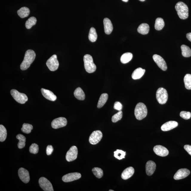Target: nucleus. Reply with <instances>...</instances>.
I'll return each mask as SVG.
<instances>
[{"label":"nucleus","mask_w":191,"mask_h":191,"mask_svg":"<svg viewBox=\"0 0 191 191\" xmlns=\"http://www.w3.org/2000/svg\"><path fill=\"white\" fill-rule=\"evenodd\" d=\"M36 54L34 51L32 50H28L26 51L24 58L20 65L21 70H26L30 67V65L35 60Z\"/></svg>","instance_id":"nucleus-1"},{"label":"nucleus","mask_w":191,"mask_h":191,"mask_svg":"<svg viewBox=\"0 0 191 191\" xmlns=\"http://www.w3.org/2000/svg\"><path fill=\"white\" fill-rule=\"evenodd\" d=\"M175 8L178 15L181 19L185 20L188 18L189 9L186 4L183 2L179 1L175 5Z\"/></svg>","instance_id":"nucleus-2"},{"label":"nucleus","mask_w":191,"mask_h":191,"mask_svg":"<svg viewBox=\"0 0 191 191\" xmlns=\"http://www.w3.org/2000/svg\"><path fill=\"white\" fill-rule=\"evenodd\" d=\"M147 109L146 105L142 103H139L135 106V115L137 120H141L144 119L147 114Z\"/></svg>","instance_id":"nucleus-3"},{"label":"nucleus","mask_w":191,"mask_h":191,"mask_svg":"<svg viewBox=\"0 0 191 191\" xmlns=\"http://www.w3.org/2000/svg\"><path fill=\"white\" fill-rule=\"evenodd\" d=\"M83 60L86 71L89 73L94 72L96 70V66L93 62L92 57L89 54L85 55Z\"/></svg>","instance_id":"nucleus-4"},{"label":"nucleus","mask_w":191,"mask_h":191,"mask_svg":"<svg viewBox=\"0 0 191 191\" xmlns=\"http://www.w3.org/2000/svg\"><path fill=\"white\" fill-rule=\"evenodd\" d=\"M156 98L160 104H165L168 98L167 91L164 88L160 87L158 89L156 93Z\"/></svg>","instance_id":"nucleus-5"},{"label":"nucleus","mask_w":191,"mask_h":191,"mask_svg":"<svg viewBox=\"0 0 191 191\" xmlns=\"http://www.w3.org/2000/svg\"><path fill=\"white\" fill-rule=\"evenodd\" d=\"M10 93L13 98L19 104H24L28 101V97L26 94L19 92L16 90H11Z\"/></svg>","instance_id":"nucleus-6"},{"label":"nucleus","mask_w":191,"mask_h":191,"mask_svg":"<svg viewBox=\"0 0 191 191\" xmlns=\"http://www.w3.org/2000/svg\"><path fill=\"white\" fill-rule=\"evenodd\" d=\"M47 66L49 70L51 71H55L58 69L59 62L56 55H53L47 61Z\"/></svg>","instance_id":"nucleus-7"},{"label":"nucleus","mask_w":191,"mask_h":191,"mask_svg":"<svg viewBox=\"0 0 191 191\" xmlns=\"http://www.w3.org/2000/svg\"><path fill=\"white\" fill-rule=\"evenodd\" d=\"M102 133L100 130L93 131L90 136L89 141L90 144L95 145L100 142L102 138Z\"/></svg>","instance_id":"nucleus-8"},{"label":"nucleus","mask_w":191,"mask_h":191,"mask_svg":"<svg viewBox=\"0 0 191 191\" xmlns=\"http://www.w3.org/2000/svg\"><path fill=\"white\" fill-rule=\"evenodd\" d=\"M39 186L45 191H53L51 183L45 177H41L39 179Z\"/></svg>","instance_id":"nucleus-9"},{"label":"nucleus","mask_w":191,"mask_h":191,"mask_svg":"<svg viewBox=\"0 0 191 191\" xmlns=\"http://www.w3.org/2000/svg\"><path fill=\"white\" fill-rule=\"evenodd\" d=\"M67 123L66 118L60 117L56 118L53 120L51 123V127L53 129H57L65 127Z\"/></svg>","instance_id":"nucleus-10"},{"label":"nucleus","mask_w":191,"mask_h":191,"mask_svg":"<svg viewBox=\"0 0 191 191\" xmlns=\"http://www.w3.org/2000/svg\"><path fill=\"white\" fill-rule=\"evenodd\" d=\"M78 150L75 146H73L67 153L66 158L67 161L70 162L74 161L77 157Z\"/></svg>","instance_id":"nucleus-11"},{"label":"nucleus","mask_w":191,"mask_h":191,"mask_svg":"<svg viewBox=\"0 0 191 191\" xmlns=\"http://www.w3.org/2000/svg\"><path fill=\"white\" fill-rule=\"evenodd\" d=\"M153 58L154 62L161 70L164 71H166L167 70V63L162 57L159 55L155 54L153 56Z\"/></svg>","instance_id":"nucleus-12"},{"label":"nucleus","mask_w":191,"mask_h":191,"mask_svg":"<svg viewBox=\"0 0 191 191\" xmlns=\"http://www.w3.org/2000/svg\"><path fill=\"white\" fill-rule=\"evenodd\" d=\"M81 173L78 172L71 173L65 175L62 178V180L64 182H69L77 180L81 177Z\"/></svg>","instance_id":"nucleus-13"},{"label":"nucleus","mask_w":191,"mask_h":191,"mask_svg":"<svg viewBox=\"0 0 191 191\" xmlns=\"http://www.w3.org/2000/svg\"><path fill=\"white\" fill-rule=\"evenodd\" d=\"M18 175L22 181L25 183H27L30 181V176L29 172L24 168H20L19 170Z\"/></svg>","instance_id":"nucleus-14"},{"label":"nucleus","mask_w":191,"mask_h":191,"mask_svg":"<svg viewBox=\"0 0 191 191\" xmlns=\"http://www.w3.org/2000/svg\"><path fill=\"white\" fill-rule=\"evenodd\" d=\"M190 174V171L186 169H181L178 170L174 176L175 180H178L188 177Z\"/></svg>","instance_id":"nucleus-15"},{"label":"nucleus","mask_w":191,"mask_h":191,"mask_svg":"<svg viewBox=\"0 0 191 191\" xmlns=\"http://www.w3.org/2000/svg\"><path fill=\"white\" fill-rule=\"evenodd\" d=\"M153 150L157 155L162 157L167 156L169 154V152L167 149L161 145H157L155 146Z\"/></svg>","instance_id":"nucleus-16"},{"label":"nucleus","mask_w":191,"mask_h":191,"mask_svg":"<svg viewBox=\"0 0 191 191\" xmlns=\"http://www.w3.org/2000/svg\"><path fill=\"white\" fill-rule=\"evenodd\" d=\"M178 126V123L175 121H171L167 122L161 127V130L162 131H167L171 130Z\"/></svg>","instance_id":"nucleus-17"},{"label":"nucleus","mask_w":191,"mask_h":191,"mask_svg":"<svg viewBox=\"0 0 191 191\" xmlns=\"http://www.w3.org/2000/svg\"><path fill=\"white\" fill-rule=\"evenodd\" d=\"M41 91L43 96L47 100L52 101H54L56 100V96L52 91L43 88H42Z\"/></svg>","instance_id":"nucleus-18"},{"label":"nucleus","mask_w":191,"mask_h":191,"mask_svg":"<svg viewBox=\"0 0 191 191\" xmlns=\"http://www.w3.org/2000/svg\"><path fill=\"white\" fill-rule=\"evenodd\" d=\"M104 24L105 33L108 35L110 34L113 30V26L111 21L109 19L105 18L104 19Z\"/></svg>","instance_id":"nucleus-19"},{"label":"nucleus","mask_w":191,"mask_h":191,"mask_svg":"<svg viewBox=\"0 0 191 191\" xmlns=\"http://www.w3.org/2000/svg\"><path fill=\"white\" fill-rule=\"evenodd\" d=\"M156 165L154 161H149L146 164V172L149 176L154 173L156 169Z\"/></svg>","instance_id":"nucleus-20"},{"label":"nucleus","mask_w":191,"mask_h":191,"mask_svg":"<svg viewBox=\"0 0 191 191\" xmlns=\"http://www.w3.org/2000/svg\"><path fill=\"white\" fill-rule=\"evenodd\" d=\"M135 172V170L132 167H127L122 172L121 178L124 180H127L133 176Z\"/></svg>","instance_id":"nucleus-21"},{"label":"nucleus","mask_w":191,"mask_h":191,"mask_svg":"<svg viewBox=\"0 0 191 191\" xmlns=\"http://www.w3.org/2000/svg\"><path fill=\"white\" fill-rule=\"evenodd\" d=\"M146 70L142 68H138L134 71L132 75V77L134 80L140 79L144 74Z\"/></svg>","instance_id":"nucleus-22"},{"label":"nucleus","mask_w":191,"mask_h":191,"mask_svg":"<svg viewBox=\"0 0 191 191\" xmlns=\"http://www.w3.org/2000/svg\"><path fill=\"white\" fill-rule=\"evenodd\" d=\"M74 96L78 100L83 101L85 100V93L81 87L77 88L74 91Z\"/></svg>","instance_id":"nucleus-23"},{"label":"nucleus","mask_w":191,"mask_h":191,"mask_svg":"<svg viewBox=\"0 0 191 191\" xmlns=\"http://www.w3.org/2000/svg\"><path fill=\"white\" fill-rule=\"evenodd\" d=\"M150 31V26L148 24L143 23L139 26L137 28V31L139 33L143 35L147 34Z\"/></svg>","instance_id":"nucleus-24"},{"label":"nucleus","mask_w":191,"mask_h":191,"mask_svg":"<svg viewBox=\"0 0 191 191\" xmlns=\"http://www.w3.org/2000/svg\"><path fill=\"white\" fill-rule=\"evenodd\" d=\"M108 98V94L106 93H103L101 95L97 104V108H100L104 106L107 101Z\"/></svg>","instance_id":"nucleus-25"},{"label":"nucleus","mask_w":191,"mask_h":191,"mask_svg":"<svg viewBox=\"0 0 191 191\" xmlns=\"http://www.w3.org/2000/svg\"><path fill=\"white\" fill-rule=\"evenodd\" d=\"M29 9L27 7H22L18 11L19 16L21 18H24L28 16L30 14Z\"/></svg>","instance_id":"nucleus-26"},{"label":"nucleus","mask_w":191,"mask_h":191,"mask_svg":"<svg viewBox=\"0 0 191 191\" xmlns=\"http://www.w3.org/2000/svg\"><path fill=\"white\" fill-rule=\"evenodd\" d=\"M133 57L132 53H125L122 55L121 58H120V61H121V62L123 64H127L132 60Z\"/></svg>","instance_id":"nucleus-27"},{"label":"nucleus","mask_w":191,"mask_h":191,"mask_svg":"<svg viewBox=\"0 0 191 191\" xmlns=\"http://www.w3.org/2000/svg\"><path fill=\"white\" fill-rule=\"evenodd\" d=\"M165 26V22L163 19L158 18L156 19L155 24V28L158 30H160L162 29Z\"/></svg>","instance_id":"nucleus-28"},{"label":"nucleus","mask_w":191,"mask_h":191,"mask_svg":"<svg viewBox=\"0 0 191 191\" xmlns=\"http://www.w3.org/2000/svg\"><path fill=\"white\" fill-rule=\"evenodd\" d=\"M181 53L183 56L189 57L191 56V49L187 46L183 45L181 46Z\"/></svg>","instance_id":"nucleus-29"},{"label":"nucleus","mask_w":191,"mask_h":191,"mask_svg":"<svg viewBox=\"0 0 191 191\" xmlns=\"http://www.w3.org/2000/svg\"><path fill=\"white\" fill-rule=\"evenodd\" d=\"M16 138L19 140L18 144V147L19 149L24 148L26 145V138L23 135L18 134L17 135Z\"/></svg>","instance_id":"nucleus-30"},{"label":"nucleus","mask_w":191,"mask_h":191,"mask_svg":"<svg viewBox=\"0 0 191 191\" xmlns=\"http://www.w3.org/2000/svg\"><path fill=\"white\" fill-rule=\"evenodd\" d=\"M89 39L91 42H94L96 41L97 38V34L95 29L91 27L90 30L89 34Z\"/></svg>","instance_id":"nucleus-31"},{"label":"nucleus","mask_w":191,"mask_h":191,"mask_svg":"<svg viewBox=\"0 0 191 191\" xmlns=\"http://www.w3.org/2000/svg\"><path fill=\"white\" fill-rule=\"evenodd\" d=\"M7 131L5 127L2 125H0V141L4 142L7 138Z\"/></svg>","instance_id":"nucleus-32"},{"label":"nucleus","mask_w":191,"mask_h":191,"mask_svg":"<svg viewBox=\"0 0 191 191\" xmlns=\"http://www.w3.org/2000/svg\"><path fill=\"white\" fill-rule=\"evenodd\" d=\"M37 22V19L35 17H31L26 21L25 26L28 29L31 28L32 26L35 25Z\"/></svg>","instance_id":"nucleus-33"},{"label":"nucleus","mask_w":191,"mask_h":191,"mask_svg":"<svg viewBox=\"0 0 191 191\" xmlns=\"http://www.w3.org/2000/svg\"><path fill=\"white\" fill-rule=\"evenodd\" d=\"M185 87L188 90H191V74H187L184 78Z\"/></svg>","instance_id":"nucleus-34"},{"label":"nucleus","mask_w":191,"mask_h":191,"mask_svg":"<svg viewBox=\"0 0 191 191\" xmlns=\"http://www.w3.org/2000/svg\"><path fill=\"white\" fill-rule=\"evenodd\" d=\"M33 129V126L31 124L24 123L22 125L21 131L24 133L28 134L31 132L32 130Z\"/></svg>","instance_id":"nucleus-35"},{"label":"nucleus","mask_w":191,"mask_h":191,"mask_svg":"<svg viewBox=\"0 0 191 191\" xmlns=\"http://www.w3.org/2000/svg\"><path fill=\"white\" fill-rule=\"evenodd\" d=\"M92 171L95 176L97 178H101L104 175V172L102 169L98 167L93 168Z\"/></svg>","instance_id":"nucleus-36"},{"label":"nucleus","mask_w":191,"mask_h":191,"mask_svg":"<svg viewBox=\"0 0 191 191\" xmlns=\"http://www.w3.org/2000/svg\"><path fill=\"white\" fill-rule=\"evenodd\" d=\"M126 152L124 151L118 150L114 152V156L118 160H121L125 158Z\"/></svg>","instance_id":"nucleus-37"},{"label":"nucleus","mask_w":191,"mask_h":191,"mask_svg":"<svg viewBox=\"0 0 191 191\" xmlns=\"http://www.w3.org/2000/svg\"><path fill=\"white\" fill-rule=\"evenodd\" d=\"M123 117V112L121 110L119 111L117 113L114 114L112 118V121L115 123L121 120Z\"/></svg>","instance_id":"nucleus-38"},{"label":"nucleus","mask_w":191,"mask_h":191,"mask_svg":"<svg viewBox=\"0 0 191 191\" xmlns=\"http://www.w3.org/2000/svg\"><path fill=\"white\" fill-rule=\"evenodd\" d=\"M29 151L31 153L37 154L39 151V146L36 143H33L30 146Z\"/></svg>","instance_id":"nucleus-39"},{"label":"nucleus","mask_w":191,"mask_h":191,"mask_svg":"<svg viewBox=\"0 0 191 191\" xmlns=\"http://www.w3.org/2000/svg\"><path fill=\"white\" fill-rule=\"evenodd\" d=\"M180 115L181 118L185 120L190 119L191 117V114L190 112L182 111L180 113Z\"/></svg>","instance_id":"nucleus-40"},{"label":"nucleus","mask_w":191,"mask_h":191,"mask_svg":"<svg viewBox=\"0 0 191 191\" xmlns=\"http://www.w3.org/2000/svg\"><path fill=\"white\" fill-rule=\"evenodd\" d=\"M123 106L122 104L119 102H116L114 104V108L115 110L118 111L121 110Z\"/></svg>","instance_id":"nucleus-41"},{"label":"nucleus","mask_w":191,"mask_h":191,"mask_svg":"<svg viewBox=\"0 0 191 191\" xmlns=\"http://www.w3.org/2000/svg\"><path fill=\"white\" fill-rule=\"evenodd\" d=\"M53 150V147L51 145H48L47 147L46 152L47 155H50L52 154Z\"/></svg>","instance_id":"nucleus-42"},{"label":"nucleus","mask_w":191,"mask_h":191,"mask_svg":"<svg viewBox=\"0 0 191 191\" xmlns=\"http://www.w3.org/2000/svg\"><path fill=\"white\" fill-rule=\"evenodd\" d=\"M184 149L188 154L191 156V146L190 145H186L184 146Z\"/></svg>","instance_id":"nucleus-43"},{"label":"nucleus","mask_w":191,"mask_h":191,"mask_svg":"<svg viewBox=\"0 0 191 191\" xmlns=\"http://www.w3.org/2000/svg\"><path fill=\"white\" fill-rule=\"evenodd\" d=\"M186 37L189 41L191 42V33H187L186 35Z\"/></svg>","instance_id":"nucleus-44"},{"label":"nucleus","mask_w":191,"mask_h":191,"mask_svg":"<svg viewBox=\"0 0 191 191\" xmlns=\"http://www.w3.org/2000/svg\"><path fill=\"white\" fill-rule=\"evenodd\" d=\"M122 1L125 2H127L129 1V0H122Z\"/></svg>","instance_id":"nucleus-45"},{"label":"nucleus","mask_w":191,"mask_h":191,"mask_svg":"<svg viewBox=\"0 0 191 191\" xmlns=\"http://www.w3.org/2000/svg\"><path fill=\"white\" fill-rule=\"evenodd\" d=\"M139 1H145V0H139Z\"/></svg>","instance_id":"nucleus-46"},{"label":"nucleus","mask_w":191,"mask_h":191,"mask_svg":"<svg viewBox=\"0 0 191 191\" xmlns=\"http://www.w3.org/2000/svg\"><path fill=\"white\" fill-rule=\"evenodd\" d=\"M114 190H110L109 191H113Z\"/></svg>","instance_id":"nucleus-47"}]
</instances>
